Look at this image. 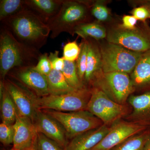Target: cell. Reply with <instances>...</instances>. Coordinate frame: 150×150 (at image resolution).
I'll return each instance as SVG.
<instances>
[{
    "mask_svg": "<svg viewBox=\"0 0 150 150\" xmlns=\"http://www.w3.org/2000/svg\"><path fill=\"white\" fill-rule=\"evenodd\" d=\"M42 110L61 124L68 139H70L103 125L101 120L86 110L67 112L52 110Z\"/></svg>",
    "mask_w": 150,
    "mask_h": 150,
    "instance_id": "8",
    "label": "cell"
},
{
    "mask_svg": "<svg viewBox=\"0 0 150 150\" xmlns=\"http://www.w3.org/2000/svg\"><path fill=\"white\" fill-rule=\"evenodd\" d=\"M109 128L103 125L98 129L80 134L71 139L64 150H90L103 139Z\"/></svg>",
    "mask_w": 150,
    "mask_h": 150,
    "instance_id": "16",
    "label": "cell"
},
{
    "mask_svg": "<svg viewBox=\"0 0 150 150\" xmlns=\"http://www.w3.org/2000/svg\"><path fill=\"white\" fill-rule=\"evenodd\" d=\"M1 98V113L2 123L13 125L16 120L18 110L11 97L5 87Z\"/></svg>",
    "mask_w": 150,
    "mask_h": 150,
    "instance_id": "22",
    "label": "cell"
},
{
    "mask_svg": "<svg viewBox=\"0 0 150 150\" xmlns=\"http://www.w3.org/2000/svg\"><path fill=\"white\" fill-rule=\"evenodd\" d=\"M13 150V149H11V150Z\"/></svg>",
    "mask_w": 150,
    "mask_h": 150,
    "instance_id": "38",
    "label": "cell"
},
{
    "mask_svg": "<svg viewBox=\"0 0 150 150\" xmlns=\"http://www.w3.org/2000/svg\"><path fill=\"white\" fill-rule=\"evenodd\" d=\"M104 73L122 72L130 75L143 53L129 50L123 46L106 42L99 45Z\"/></svg>",
    "mask_w": 150,
    "mask_h": 150,
    "instance_id": "4",
    "label": "cell"
},
{
    "mask_svg": "<svg viewBox=\"0 0 150 150\" xmlns=\"http://www.w3.org/2000/svg\"><path fill=\"white\" fill-rule=\"evenodd\" d=\"M150 137V130L144 132L127 139L111 150H144L145 144Z\"/></svg>",
    "mask_w": 150,
    "mask_h": 150,
    "instance_id": "24",
    "label": "cell"
},
{
    "mask_svg": "<svg viewBox=\"0 0 150 150\" xmlns=\"http://www.w3.org/2000/svg\"><path fill=\"white\" fill-rule=\"evenodd\" d=\"M41 54L39 50L21 43L1 25L0 33V75L4 81L10 71L17 67H35Z\"/></svg>",
    "mask_w": 150,
    "mask_h": 150,
    "instance_id": "2",
    "label": "cell"
},
{
    "mask_svg": "<svg viewBox=\"0 0 150 150\" xmlns=\"http://www.w3.org/2000/svg\"><path fill=\"white\" fill-rule=\"evenodd\" d=\"M35 68L39 72L46 76L50 74L53 69L47 53L41 54Z\"/></svg>",
    "mask_w": 150,
    "mask_h": 150,
    "instance_id": "31",
    "label": "cell"
},
{
    "mask_svg": "<svg viewBox=\"0 0 150 150\" xmlns=\"http://www.w3.org/2000/svg\"><path fill=\"white\" fill-rule=\"evenodd\" d=\"M89 8L91 16L99 23L109 22L112 20V15L108 8L105 1H84Z\"/></svg>",
    "mask_w": 150,
    "mask_h": 150,
    "instance_id": "23",
    "label": "cell"
},
{
    "mask_svg": "<svg viewBox=\"0 0 150 150\" xmlns=\"http://www.w3.org/2000/svg\"><path fill=\"white\" fill-rule=\"evenodd\" d=\"M1 22L18 41L38 50L46 44L51 33L47 24L27 8Z\"/></svg>",
    "mask_w": 150,
    "mask_h": 150,
    "instance_id": "1",
    "label": "cell"
},
{
    "mask_svg": "<svg viewBox=\"0 0 150 150\" xmlns=\"http://www.w3.org/2000/svg\"><path fill=\"white\" fill-rule=\"evenodd\" d=\"M8 75L38 97L50 94L46 76L35 69V67L14 68L10 71Z\"/></svg>",
    "mask_w": 150,
    "mask_h": 150,
    "instance_id": "12",
    "label": "cell"
},
{
    "mask_svg": "<svg viewBox=\"0 0 150 150\" xmlns=\"http://www.w3.org/2000/svg\"><path fill=\"white\" fill-rule=\"evenodd\" d=\"M91 95L87 87L64 94H49L35 99L38 110H52L61 112H73L86 110Z\"/></svg>",
    "mask_w": 150,
    "mask_h": 150,
    "instance_id": "7",
    "label": "cell"
},
{
    "mask_svg": "<svg viewBox=\"0 0 150 150\" xmlns=\"http://www.w3.org/2000/svg\"><path fill=\"white\" fill-rule=\"evenodd\" d=\"M13 126L14 136L12 149L24 150L34 146L38 132L32 120L18 112Z\"/></svg>",
    "mask_w": 150,
    "mask_h": 150,
    "instance_id": "14",
    "label": "cell"
},
{
    "mask_svg": "<svg viewBox=\"0 0 150 150\" xmlns=\"http://www.w3.org/2000/svg\"><path fill=\"white\" fill-rule=\"evenodd\" d=\"M91 86L102 91L114 102L122 105H126L131 95L136 91L130 76L125 73H104L101 71L95 76Z\"/></svg>",
    "mask_w": 150,
    "mask_h": 150,
    "instance_id": "5",
    "label": "cell"
},
{
    "mask_svg": "<svg viewBox=\"0 0 150 150\" xmlns=\"http://www.w3.org/2000/svg\"><path fill=\"white\" fill-rule=\"evenodd\" d=\"M130 75L135 90L150 89V50L143 53Z\"/></svg>",
    "mask_w": 150,
    "mask_h": 150,
    "instance_id": "17",
    "label": "cell"
},
{
    "mask_svg": "<svg viewBox=\"0 0 150 150\" xmlns=\"http://www.w3.org/2000/svg\"><path fill=\"white\" fill-rule=\"evenodd\" d=\"M27 8L25 1L1 0L0 21L4 20Z\"/></svg>",
    "mask_w": 150,
    "mask_h": 150,
    "instance_id": "25",
    "label": "cell"
},
{
    "mask_svg": "<svg viewBox=\"0 0 150 150\" xmlns=\"http://www.w3.org/2000/svg\"><path fill=\"white\" fill-rule=\"evenodd\" d=\"M14 130L13 125L1 123L0 124V142L4 146L13 144Z\"/></svg>",
    "mask_w": 150,
    "mask_h": 150,
    "instance_id": "30",
    "label": "cell"
},
{
    "mask_svg": "<svg viewBox=\"0 0 150 150\" xmlns=\"http://www.w3.org/2000/svg\"><path fill=\"white\" fill-rule=\"evenodd\" d=\"M24 150H35V148H34V145L33 146L31 147L29 149H27Z\"/></svg>",
    "mask_w": 150,
    "mask_h": 150,
    "instance_id": "37",
    "label": "cell"
},
{
    "mask_svg": "<svg viewBox=\"0 0 150 150\" xmlns=\"http://www.w3.org/2000/svg\"><path fill=\"white\" fill-rule=\"evenodd\" d=\"M149 128L138 123L120 119L110 126L103 139L90 150H111L130 137Z\"/></svg>",
    "mask_w": 150,
    "mask_h": 150,
    "instance_id": "10",
    "label": "cell"
},
{
    "mask_svg": "<svg viewBox=\"0 0 150 150\" xmlns=\"http://www.w3.org/2000/svg\"><path fill=\"white\" fill-rule=\"evenodd\" d=\"M86 39L88 42V51L84 84L87 86L86 85L91 86L95 76L102 71V62L99 45L93 39Z\"/></svg>",
    "mask_w": 150,
    "mask_h": 150,
    "instance_id": "18",
    "label": "cell"
},
{
    "mask_svg": "<svg viewBox=\"0 0 150 150\" xmlns=\"http://www.w3.org/2000/svg\"><path fill=\"white\" fill-rule=\"evenodd\" d=\"M59 51L50 52L48 58L51 62L53 69L62 71L64 66L65 60L63 57H59Z\"/></svg>",
    "mask_w": 150,
    "mask_h": 150,
    "instance_id": "33",
    "label": "cell"
},
{
    "mask_svg": "<svg viewBox=\"0 0 150 150\" xmlns=\"http://www.w3.org/2000/svg\"><path fill=\"white\" fill-rule=\"evenodd\" d=\"M33 123L37 132L54 141L64 149L68 144V137L61 124L41 110L36 111Z\"/></svg>",
    "mask_w": 150,
    "mask_h": 150,
    "instance_id": "13",
    "label": "cell"
},
{
    "mask_svg": "<svg viewBox=\"0 0 150 150\" xmlns=\"http://www.w3.org/2000/svg\"><path fill=\"white\" fill-rule=\"evenodd\" d=\"M130 13L137 20L142 22H146L147 19L150 18L149 11L146 6L143 5H140L134 8L130 12Z\"/></svg>",
    "mask_w": 150,
    "mask_h": 150,
    "instance_id": "32",
    "label": "cell"
},
{
    "mask_svg": "<svg viewBox=\"0 0 150 150\" xmlns=\"http://www.w3.org/2000/svg\"><path fill=\"white\" fill-rule=\"evenodd\" d=\"M5 87L13 100L20 115L27 117L33 122L38 109L35 105L37 96L16 81L5 79Z\"/></svg>",
    "mask_w": 150,
    "mask_h": 150,
    "instance_id": "11",
    "label": "cell"
},
{
    "mask_svg": "<svg viewBox=\"0 0 150 150\" xmlns=\"http://www.w3.org/2000/svg\"><path fill=\"white\" fill-rule=\"evenodd\" d=\"M46 78L50 94L58 95L77 90L70 86L62 71L53 69Z\"/></svg>",
    "mask_w": 150,
    "mask_h": 150,
    "instance_id": "21",
    "label": "cell"
},
{
    "mask_svg": "<svg viewBox=\"0 0 150 150\" xmlns=\"http://www.w3.org/2000/svg\"><path fill=\"white\" fill-rule=\"evenodd\" d=\"M91 91V96L86 110L99 118L103 125L110 127L131 112L127 105L114 102L99 89L92 87Z\"/></svg>",
    "mask_w": 150,
    "mask_h": 150,
    "instance_id": "9",
    "label": "cell"
},
{
    "mask_svg": "<svg viewBox=\"0 0 150 150\" xmlns=\"http://www.w3.org/2000/svg\"><path fill=\"white\" fill-rule=\"evenodd\" d=\"M122 23H120L121 27L127 29H133L137 27L138 21L132 15H125L122 18Z\"/></svg>",
    "mask_w": 150,
    "mask_h": 150,
    "instance_id": "34",
    "label": "cell"
},
{
    "mask_svg": "<svg viewBox=\"0 0 150 150\" xmlns=\"http://www.w3.org/2000/svg\"><path fill=\"white\" fill-rule=\"evenodd\" d=\"M64 0H25L27 8L47 23L58 13Z\"/></svg>",
    "mask_w": 150,
    "mask_h": 150,
    "instance_id": "19",
    "label": "cell"
},
{
    "mask_svg": "<svg viewBox=\"0 0 150 150\" xmlns=\"http://www.w3.org/2000/svg\"><path fill=\"white\" fill-rule=\"evenodd\" d=\"M132 110L124 118L127 121L150 127V91L131 96L128 100Z\"/></svg>",
    "mask_w": 150,
    "mask_h": 150,
    "instance_id": "15",
    "label": "cell"
},
{
    "mask_svg": "<svg viewBox=\"0 0 150 150\" xmlns=\"http://www.w3.org/2000/svg\"><path fill=\"white\" fill-rule=\"evenodd\" d=\"M34 148L35 150H64L56 142L38 132Z\"/></svg>",
    "mask_w": 150,
    "mask_h": 150,
    "instance_id": "28",
    "label": "cell"
},
{
    "mask_svg": "<svg viewBox=\"0 0 150 150\" xmlns=\"http://www.w3.org/2000/svg\"><path fill=\"white\" fill-rule=\"evenodd\" d=\"M62 72L67 82L73 88L80 90L87 87L79 78L76 62L65 60L64 66Z\"/></svg>",
    "mask_w": 150,
    "mask_h": 150,
    "instance_id": "26",
    "label": "cell"
},
{
    "mask_svg": "<svg viewBox=\"0 0 150 150\" xmlns=\"http://www.w3.org/2000/svg\"><path fill=\"white\" fill-rule=\"evenodd\" d=\"M107 30L106 41L109 43L138 53L150 50V28L146 22L133 29L123 28L118 23Z\"/></svg>",
    "mask_w": 150,
    "mask_h": 150,
    "instance_id": "6",
    "label": "cell"
},
{
    "mask_svg": "<svg viewBox=\"0 0 150 150\" xmlns=\"http://www.w3.org/2000/svg\"><path fill=\"white\" fill-rule=\"evenodd\" d=\"M74 33L82 39L92 38L100 41L106 38L107 30L100 23L88 22L80 24L75 28Z\"/></svg>",
    "mask_w": 150,
    "mask_h": 150,
    "instance_id": "20",
    "label": "cell"
},
{
    "mask_svg": "<svg viewBox=\"0 0 150 150\" xmlns=\"http://www.w3.org/2000/svg\"><path fill=\"white\" fill-rule=\"evenodd\" d=\"M135 1L137 3H140V5H143L146 6L149 9L150 12V0H149V1Z\"/></svg>",
    "mask_w": 150,
    "mask_h": 150,
    "instance_id": "35",
    "label": "cell"
},
{
    "mask_svg": "<svg viewBox=\"0 0 150 150\" xmlns=\"http://www.w3.org/2000/svg\"><path fill=\"white\" fill-rule=\"evenodd\" d=\"M80 53V47L76 40L69 41L63 47V58L69 62L76 61Z\"/></svg>",
    "mask_w": 150,
    "mask_h": 150,
    "instance_id": "29",
    "label": "cell"
},
{
    "mask_svg": "<svg viewBox=\"0 0 150 150\" xmlns=\"http://www.w3.org/2000/svg\"><path fill=\"white\" fill-rule=\"evenodd\" d=\"M144 150H150V137L145 144Z\"/></svg>",
    "mask_w": 150,
    "mask_h": 150,
    "instance_id": "36",
    "label": "cell"
},
{
    "mask_svg": "<svg viewBox=\"0 0 150 150\" xmlns=\"http://www.w3.org/2000/svg\"><path fill=\"white\" fill-rule=\"evenodd\" d=\"M91 15L83 1L64 0L60 10L46 24L51 30L50 38L54 39L63 32L74 36L75 28L89 21Z\"/></svg>",
    "mask_w": 150,
    "mask_h": 150,
    "instance_id": "3",
    "label": "cell"
},
{
    "mask_svg": "<svg viewBox=\"0 0 150 150\" xmlns=\"http://www.w3.org/2000/svg\"><path fill=\"white\" fill-rule=\"evenodd\" d=\"M79 46L80 47V53L76 63L79 78L81 81L84 83L85 75L86 70L88 51V42L87 40L83 39Z\"/></svg>",
    "mask_w": 150,
    "mask_h": 150,
    "instance_id": "27",
    "label": "cell"
}]
</instances>
